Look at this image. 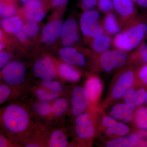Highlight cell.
<instances>
[{"instance_id":"obj_17","label":"cell","mask_w":147,"mask_h":147,"mask_svg":"<svg viewBox=\"0 0 147 147\" xmlns=\"http://www.w3.org/2000/svg\"><path fill=\"white\" fill-rule=\"evenodd\" d=\"M59 55L66 63L70 65L82 66L86 63L84 55L74 47H64L60 50Z\"/></svg>"},{"instance_id":"obj_39","label":"cell","mask_w":147,"mask_h":147,"mask_svg":"<svg viewBox=\"0 0 147 147\" xmlns=\"http://www.w3.org/2000/svg\"><path fill=\"white\" fill-rule=\"evenodd\" d=\"M68 0H51V4L54 7H58L65 4Z\"/></svg>"},{"instance_id":"obj_34","label":"cell","mask_w":147,"mask_h":147,"mask_svg":"<svg viewBox=\"0 0 147 147\" xmlns=\"http://www.w3.org/2000/svg\"><path fill=\"white\" fill-rule=\"evenodd\" d=\"M10 94V90L8 86L1 84L0 86V103L1 104L7 98Z\"/></svg>"},{"instance_id":"obj_15","label":"cell","mask_w":147,"mask_h":147,"mask_svg":"<svg viewBox=\"0 0 147 147\" xmlns=\"http://www.w3.org/2000/svg\"><path fill=\"white\" fill-rule=\"evenodd\" d=\"M61 36L63 45L64 46H69L78 41L79 34L75 20L69 18L65 22L62 28Z\"/></svg>"},{"instance_id":"obj_43","label":"cell","mask_w":147,"mask_h":147,"mask_svg":"<svg viewBox=\"0 0 147 147\" xmlns=\"http://www.w3.org/2000/svg\"><path fill=\"white\" fill-rule=\"evenodd\" d=\"M16 0H1V1H7V2H15Z\"/></svg>"},{"instance_id":"obj_8","label":"cell","mask_w":147,"mask_h":147,"mask_svg":"<svg viewBox=\"0 0 147 147\" xmlns=\"http://www.w3.org/2000/svg\"><path fill=\"white\" fill-rule=\"evenodd\" d=\"M33 72L37 78L45 81L53 80L56 75L55 65L48 57L41 58L35 63Z\"/></svg>"},{"instance_id":"obj_36","label":"cell","mask_w":147,"mask_h":147,"mask_svg":"<svg viewBox=\"0 0 147 147\" xmlns=\"http://www.w3.org/2000/svg\"><path fill=\"white\" fill-rule=\"evenodd\" d=\"M136 91L134 88L131 87L129 90L124 96V99L125 102L134 104V98H135Z\"/></svg>"},{"instance_id":"obj_23","label":"cell","mask_w":147,"mask_h":147,"mask_svg":"<svg viewBox=\"0 0 147 147\" xmlns=\"http://www.w3.org/2000/svg\"><path fill=\"white\" fill-rule=\"evenodd\" d=\"M67 63H62L58 67L61 76L70 82H76L81 78V74L76 68Z\"/></svg>"},{"instance_id":"obj_44","label":"cell","mask_w":147,"mask_h":147,"mask_svg":"<svg viewBox=\"0 0 147 147\" xmlns=\"http://www.w3.org/2000/svg\"><path fill=\"white\" fill-rule=\"evenodd\" d=\"M4 47V45L3 44V43H1V45H0V48H1V50H3V48Z\"/></svg>"},{"instance_id":"obj_2","label":"cell","mask_w":147,"mask_h":147,"mask_svg":"<svg viewBox=\"0 0 147 147\" xmlns=\"http://www.w3.org/2000/svg\"><path fill=\"white\" fill-rule=\"evenodd\" d=\"M2 122L8 131L12 133H20L28 127L29 117L26 111L23 108L12 104L5 109L2 115Z\"/></svg>"},{"instance_id":"obj_35","label":"cell","mask_w":147,"mask_h":147,"mask_svg":"<svg viewBox=\"0 0 147 147\" xmlns=\"http://www.w3.org/2000/svg\"><path fill=\"white\" fill-rule=\"evenodd\" d=\"M81 6L85 11L91 10L98 5V0H80Z\"/></svg>"},{"instance_id":"obj_38","label":"cell","mask_w":147,"mask_h":147,"mask_svg":"<svg viewBox=\"0 0 147 147\" xmlns=\"http://www.w3.org/2000/svg\"><path fill=\"white\" fill-rule=\"evenodd\" d=\"M10 58V55L8 53L2 52L0 53V68L3 67L6 63Z\"/></svg>"},{"instance_id":"obj_26","label":"cell","mask_w":147,"mask_h":147,"mask_svg":"<svg viewBox=\"0 0 147 147\" xmlns=\"http://www.w3.org/2000/svg\"><path fill=\"white\" fill-rule=\"evenodd\" d=\"M67 139L63 132L60 130L53 131L50 137L49 146L65 147L67 146Z\"/></svg>"},{"instance_id":"obj_45","label":"cell","mask_w":147,"mask_h":147,"mask_svg":"<svg viewBox=\"0 0 147 147\" xmlns=\"http://www.w3.org/2000/svg\"><path fill=\"white\" fill-rule=\"evenodd\" d=\"M20 1H21L22 3H26L28 0H20Z\"/></svg>"},{"instance_id":"obj_25","label":"cell","mask_w":147,"mask_h":147,"mask_svg":"<svg viewBox=\"0 0 147 147\" xmlns=\"http://www.w3.org/2000/svg\"><path fill=\"white\" fill-rule=\"evenodd\" d=\"M133 119L137 127L147 130V108L141 107L137 109L134 113Z\"/></svg>"},{"instance_id":"obj_37","label":"cell","mask_w":147,"mask_h":147,"mask_svg":"<svg viewBox=\"0 0 147 147\" xmlns=\"http://www.w3.org/2000/svg\"><path fill=\"white\" fill-rule=\"evenodd\" d=\"M137 74L140 80L147 85V64L139 69Z\"/></svg>"},{"instance_id":"obj_9","label":"cell","mask_w":147,"mask_h":147,"mask_svg":"<svg viewBox=\"0 0 147 147\" xmlns=\"http://www.w3.org/2000/svg\"><path fill=\"white\" fill-rule=\"evenodd\" d=\"M114 9L119 17L121 28L136 17V11L131 0H113Z\"/></svg>"},{"instance_id":"obj_10","label":"cell","mask_w":147,"mask_h":147,"mask_svg":"<svg viewBox=\"0 0 147 147\" xmlns=\"http://www.w3.org/2000/svg\"><path fill=\"white\" fill-rule=\"evenodd\" d=\"M89 104L88 97L85 88L77 86L74 88L71 97V111L74 115L78 116L86 109Z\"/></svg>"},{"instance_id":"obj_24","label":"cell","mask_w":147,"mask_h":147,"mask_svg":"<svg viewBox=\"0 0 147 147\" xmlns=\"http://www.w3.org/2000/svg\"><path fill=\"white\" fill-rule=\"evenodd\" d=\"M128 61L131 63H143L147 64V44L141 42L137 50L129 56Z\"/></svg>"},{"instance_id":"obj_16","label":"cell","mask_w":147,"mask_h":147,"mask_svg":"<svg viewBox=\"0 0 147 147\" xmlns=\"http://www.w3.org/2000/svg\"><path fill=\"white\" fill-rule=\"evenodd\" d=\"M62 22L60 20L53 21L46 25L42 30V39L47 45L53 44L61 36Z\"/></svg>"},{"instance_id":"obj_40","label":"cell","mask_w":147,"mask_h":147,"mask_svg":"<svg viewBox=\"0 0 147 147\" xmlns=\"http://www.w3.org/2000/svg\"><path fill=\"white\" fill-rule=\"evenodd\" d=\"M6 140L2 135L0 136V147H5L8 146Z\"/></svg>"},{"instance_id":"obj_30","label":"cell","mask_w":147,"mask_h":147,"mask_svg":"<svg viewBox=\"0 0 147 147\" xmlns=\"http://www.w3.org/2000/svg\"><path fill=\"white\" fill-rule=\"evenodd\" d=\"M34 110L40 115L45 116L52 112V107L45 102H38L34 106Z\"/></svg>"},{"instance_id":"obj_12","label":"cell","mask_w":147,"mask_h":147,"mask_svg":"<svg viewBox=\"0 0 147 147\" xmlns=\"http://www.w3.org/2000/svg\"><path fill=\"white\" fill-rule=\"evenodd\" d=\"M84 88L86 91L89 103L97 105L103 91V84L100 78L95 75L90 76L86 82Z\"/></svg>"},{"instance_id":"obj_19","label":"cell","mask_w":147,"mask_h":147,"mask_svg":"<svg viewBox=\"0 0 147 147\" xmlns=\"http://www.w3.org/2000/svg\"><path fill=\"white\" fill-rule=\"evenodd\" d=\"M104 33L112 35L117 33L121 30V25L116 15L113 12L108 13L100 22Z\"/></svg>"},{"instance_id":"obj_46","label":"cell","mask_w":147,"mask_h":147,"mask_svg":"<svg viewBox=\"0 0 147 147\" xmlns=\"http://www.w3.org/2000/svg\"><path fill=\"white\" fill-rule=\"evenodd\" d=\"M131 1H132V2H137L138 0H131Z\"/></svg>"},{"instance_id":"obj_31","label":"cell","mask_w":147,"mask_h":147,"mask_svg":"<svg viewBox=\"0 0 147 147\" xmlns=\"http://www.w3.org/2000/svg\"><path fill=\"white\" fill-rule=\"evenodd\" d=\"M41 85L42 87L47 88V89L53 91L55 92H59L62 90L63 87L59 82L50 81H45L43 80L41 82Z\"/></svg>"},{"instance_id":"obj_7","label":"cell","mask_w":147,"mask_h":147,"mask_svg":"<svg viewBox=\"0 0 147 147\" xmlns=\"http://www.w3.org/2000/svg\"><path fill=\"white\" fill-rule=\"evenodd\" d=\"M75 132L81 140H90L95 133V127L91 115L83 113L77 116L75 121Z\"/></svg>"},{"instance_id":"obj_29","label":"cell","mask_w":147,"mask_h":147,"mask_svg":"<svg viewBox=\"0 0 147 147\" xmlns=\"http://www.w3.org/2000/svg\"><path fill=\"white\" fill-rule=\"evenodd\" d=\"M98 5L100 11L108 14L114 10L113 0H98Z\"/></svg>"},{"instance_id":"obj_28","label":"cell","mask_w":147,"mask_h":147,"mask_svg":"<svg viewBox=\"0 0 147 147\" xmlns=\"http://www.w3.org/2000/svg\"><path fill=\"white\" fill-rule=\"evenodd\" d=\"M68 107V102L65 98H58L55 100L52 107V112L56 116H60Z\"/></svg>"},{"instance_id":"obj_6","label":"cell","mask_w":147,"mask_h":147,"mask_svg":"<svg viewBox=\"0 0 147 147\" xmlns=\"http://www.w3.org/2000/svg\"><path fill=\"white\" fill-rule=\"evenodd\" d=\"M26 69L24 65L18 61L9 63L3 67L2 76L6 84L16 86L23 83Z\"/></svg>"},{"instance_id":"obj_5","label":"cell","mask_w":147,"mask_h":147,"mask_svg":"<svg viewBox=\"0 0 147 147\" xmlns=\"http://www.w3.org/2000/svg\"><path fill=\"white\" fill-rule=\"evenodd\" d=\"M135 80L133 68L129 67L120 73L111 90L110 96L114 100L119 99L132 87Z\"/></svg>"},{"instance_id":"obj_32","label":"cell","mask_w":147,"mask_h":147,"mask_svg":"<svg viewBox=\"0 0 147 147\" xmlns=\"http://www.w3.org/2000/svg\"><path fill=\"white\" fill-rule=\"evenodd\" d=\"M147 92L144 88H140L136 91L134 104L136 106L142 105L146 101Z\"/></svg>"},{"instance_id":"obj_1","label":"cell","mask_w":147,"mask_h":147,"mask_svg":"<svg viewBox=\"0 0 147 147\" xmlns=\"http://www.w3.org/2000/svg\"><path fill=\"white\" fill-rule=\"evenodd\" d=\"M123 30L113 39V45L116 49L129 51L139 46L147 31V25L134 17L127 22Z\"/></svg>"},{"instance_id":"obj_42","label":"cell","mask_w":147,"mask_h":147,"mask_svg":"<svg viewBox=\"0 0 147 147\" xmlns=\"http://www.w3.org/2000/svg\"><path fill=\"white\" fill-rule=\"evenodd\" d=\"M26 147H39V146L38 145L35 144H31L27 145Z\"/></svg>"},{"instance_id":"obj_4","label":"cell","mask_w":147,"mask_h":147,"mask_svg":"<svg viewBox=\"0 0 147 147\" xmlns=\"http://www.w3.org/2000/svg\"><path fill=\"white\" fill-rule=\"evenodd\" d=\"M99 14L97 11H85L80 20L81 30L85 36L93 38L103 34L104 30L98 21Z\"/></svg>"},{"instance_id":"obj_21","label":"cell","mask_w":147,"mask_h":147,"mask_svg":"<svg viewBox=\"0 0 147 147\" xmlns=\"http://www.w3.org/2000/svg\"><path fill=\"white\" fill-rule=\"evenodd\" d=\"M38 31V25L35 22L31 21L23 25L20 31L15 34L18 40L23 42L35 36Z\"/></svg>"},{"instance_id":"obj_33","label":"cell","mask_w":147,"mask_h":147,"mask_svg":"<svg viewBox=\"0 0 147 147\" xmlns=\"http://www.w3.org/2000/svg\"><path fill=\"white\" fill-rule=\"evenodd\" d=\"M36 94L37 97L42 101L53 100L58 97L57 94L49 92L42 89L37 90Z\"/></svg>"},{"instance_id":"obj_47","label":"cell","mask_w":147,"mask_h":147,"mask_svg":"<svg viewBox=\"0 0 147 147\" xmlns=\"http://www.w3.org/2000/svg\"><path fill=\"white\" fill-rule=\"evenodd\" d=\"M146 102L147 104V96H146Z\"/></svg>"},{"instance_id":"obj_20","label":"cell","mask_w":147,"mask_h":147,"mask_svg":"<svg viewBox=\"0 0 147 147\" xmlns=\"http://www.w3.org/2000/svg\"><path fill=\"white\" fill-rule=\"evenodd\" d=\"M92 39V48L97 53H102L109 50L113 42L110 35L105 33Z\"/></svg>"},{"instance_id":"obj_18","label":"cell","mask_w":147,"mask_h":147,"mask_svg":"<svg viewBox=\"0 0 147 147\" xmlns=\"http://www.w3.org/2000/svg\"><path fill=\"white\" fill-rule=\"evenodd\" d=\"M139 138L137 134L131 133L127 136L117 137L108 141L105 144L107 147H131L137 146Z\"/></svg>"},{"instance_id":"obj_3","label":"cell","mask_w":147,"mask_h":147,"mask_svg":"<svg viewBox=\"0 0 147 147\" xmlns=\"http://www.w3.org/2000/svg\"><path fill=\"white\" fill-rule=\"evenodd\" d=\"M97 54L98 62L100 68L106 72H111L122 66L128 61L129 58L126 51L117 49Z\"/></svg>"},{"instance_id":"obj_41","label":"cell","mask_w":147,"mask_h":147,"mask_svg":"<svg viewBox=\"0 0 147 147\" xmlns=\"http://www.w3.org/2000/svg\"><path fill=\"white\" fill-rule=\"evenodd\" d=\"M137 2L140 6L147 7V0H138Z\"/></svg>"},{"instance_id":"obj_22","label":"cell","mask_w":147,"mask_h":147,"mask_svg":"<svg viewBox=\"0 0 147 147\" xmlns=\"http://www.w3.org/2000/svg\"><path fill=\"white\" fill-rule=\"evenodd\" d=\"M1 24L5 31L15 34L20 31L24 25L21 18L18 16L5 18L1 21Z\"/></svg>"},{"instance_id":"obj_14","label":"cell","mask_w":147,"mask_h":147,"mask_svg":"<svg viewBox=\"0 0 147 147\" xmlns=\"http://www.w3.org/2000/svg\"><path fill=\"white\" fill-rule=\"evenodd\" d=\"M25 16L33 22H39L45 16L44 5L42 0H28L23 8Z\"/></svg>"},{"instance_id":"obj_11","label":"cell","mask_w":147,"mask_h":147,"mask_svg":"<svg viewBox=\"0 0 147 147\" xmlns=\"http://www.w3.org/2000/svg\"><path fill=\"white\" fill-rule=\"evenodd\" d=\"M136 106L131 103H119L111 109L109 115L116 120L121 121L124 123H130L134 118Z\"/></svg>"},{"instance_id":"obj_27","label":"cell","mask_w":147,"mask_h":147,"mask_svg":"<svg viewBox=\"0 0 147 147\" xmlns=\"http://www.w3.org/2000/svg\"><path fill=\"white\" fill-rule=\"evenodd\" d=\"M16 11L15 2L1 1L0 4V14L1 17L9 18L13 16Z\"/></svg>"},{"instance_id":"obj_13","label":"cell","mask_w":147,"mask_h":147,"mask_svg":"<svg viewBox=\"0 0 147 147\" xmlns=\"http://www.w3.org/2000/svg\"><path fill=\"white\" fill-rule=\"evenodd\" d=\"M101 123L106 134L110 136L122 137L127 135L130 132V128L125 123L118 121L110 116H103Z\"/></svg>"}]
</instances>
